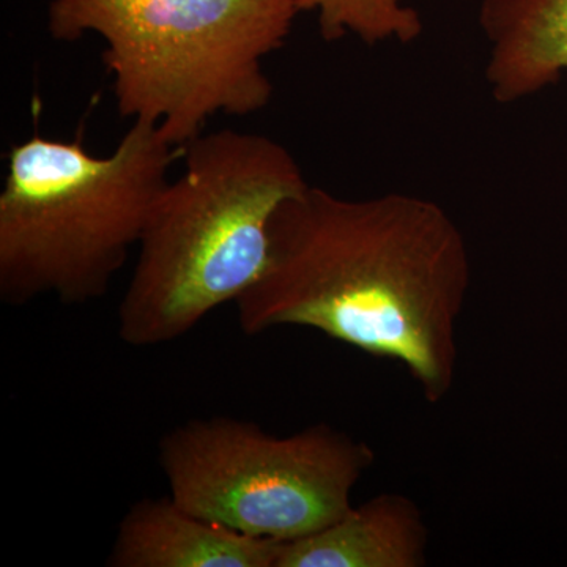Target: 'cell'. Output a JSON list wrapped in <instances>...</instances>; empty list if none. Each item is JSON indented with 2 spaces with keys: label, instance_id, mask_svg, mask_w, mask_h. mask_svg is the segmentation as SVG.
I'll use <instances>...</instances> for the list:
<instances>
[{
  "label": "cell",
  "instance_id": "cell-5",
  "mask_svg": "<svg viewBox=\"0 0 567 567\" xmlns=\"http://www.w3.org/2000/svg\"><path fill=\"white\" fill-rule=\"evenodd\" d=\"M158 464L178 505L215 524L259 537L301 539L352 509L375 451L319 423L275 435L252 421L194 417L158 443Z\"/></svg>",
  "mask_w": 567,
  "mask_h": 567
},
{
  "label": "cell",
  "instance_id": "cell-7",
  "mask_svg": "<svg viewBox=\"0 0 567 567\" xmlns=\"http://www.w3.org/2000/svg\"><path fill=\"white\" fill-rule=\"evenodd\" d=\"M429 528L409 496L380 494L315 535L281 543L276 567H423Z\"/></svg>",
  "mask_w": 567,
  "mask_h": 567
},
{
  "label": "cell",
  "instance_id": "cell-8",
  "mask_svg": "<svg viewBox=\"0 0 567 567\" xmlns=\"http://www.w3.org/2000/svg\"><path fill=\"white\" fill-rule=\"evenodd\" d=\"M480 25L491 44L486 81L496 103L528 99L567 71V0H484Z\"/></svg>",
  "mask_w": 567,
  "mask_h": 567
},
{
  "label": "cell",
  "instance_id": "cell-4",
  "mask_svg": "<svg viewBox=\"0 0 567 567\" xmlns=\"http://www.w3.org/2000/svg\"><path fill=\"white\" fill-rule=\"evenodd\" d=\"M300 13L298 0H52L48 31L65 43L99 33L118 114L183 151L216 114L270 103L264 61Z\"/></svg>",
  "mask_w": 567,
  "mask_h": 567
},
{
  "label": "cell",
  "instance_id": "cell-9",
  "mask_svg": "<svg viewBox=\"0 0 567 567\" xmlns=\"http://www.w3.org/2000/svg\"><path fill=\"white\" fill-rule=\"evenodd\" d=\"M406 0H298L301 13L316 11L328 43L354 35L375 47L386 41L413 43L423 33L420 13Z\"/></svg>",
  "mask_w": 567,
  "mask_h": 567
},
{
  "label": "cell",
  "instance_id": "cell-6",
  "mask_svg": "<svg viewBox=\"0 0 567 567\" xmlns=\"http://www.w3.org/2000/svg\"><path fill=\"white\" fill-rule=\"evenodd\" d=\"M281 543L189 513L173 496H144L123 514L106 566L276 567Z\"/></svg>",
  "mask_w": 567,
  "mask_h": 567
},
{
  "label": "cell",
  "instance_id": "cell-2",
  "mask_svg": "<svg viewBox=\"0 0 567 567\" xmlns=\"http://www.w3.org/2000/svg\"><path fill=\"white\" fill-rule=\"evenodd\" d=\"M185 167L153 205L117 309L125 344L177 341L262 274L276 208L308 188L289 148L219 130L183 148Z\"/></svg>",
  "mask_w": 567,
  "mask_h": 567
},
{
  "label": "cell",
  "instance_id": "cell-1",
  "mask_svg": "<svg viewBox=\"0 0 567 567\" xmlns=\"http://www.w3.org/2000/svg\"><path fill=\"white\" fill-rule=\"evenodd\" d=\"M268 237L262 274L235 301L245 334L311 328L401 363L431 404L451 393L472 265L442 205L404 193L346 199L309 185L276 208Z\"/></svg>",
  "mask_w": 567,
  "mask_h": 567
},
{
  "label": "cell",
  "instance_id": "cell-3",
  "mask_svg": "<svg viewBox=\"0 0 567 567\" xmlns=\"http://www.w3.org/2000/svg\"><path fill=\"white\" fill-rule=\"evenodd\" d=\"M181 148L134 121L115 151L39 134L14 144L0 193V300L80 306L110 292Z\"/></svg>",
  "mask_w": 567,
  "mask_h": 567
}]
</instances>
